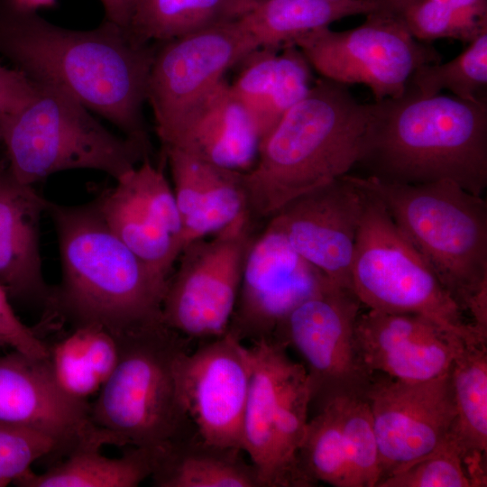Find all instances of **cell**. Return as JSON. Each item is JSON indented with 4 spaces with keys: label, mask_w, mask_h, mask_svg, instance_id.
Segmentation results:
<instances>
[{
    "label": "cell",
    "mask_w": 487,
    "mask_h": 487,
    "mask_svg": "<svg viewBox=\"0 0 487 487\" xmlns=\"http://www.w3.org/2000/svg\"><path fill=\"white\" fill-rule=\"evenodd\" d=\"M376 487H474L462 451L451 436L439 449L379 482Z\"/></svg>",
    "instance_id": "33"
},
{
    "label": "cell",
    "mask_w": 487,
    "mask_h": 487,
    "mask_svg": "<svg viewBox=\"0 0 487 487\" xmlns=\"http://www.w3.org/2000/svg\"><path fill=\"white\" fill-rule=\"evenodd\" d=\"M365 201L366 194L344 175L297 197L270 218L331 284L352 290L351 267Z\"/></svg>",
    "instance_id": "17"
},
{
    "label": "cell",
    "mask_w": 487,
    "mask_h": 487,
    "mask_svg": "<svg viewBox=\"0 0 487 487\" xmlns=\"http://www.w3.org/2000/svg\"><path fill=\"white\" fill-rule=\"evenodd\" d=\"M371 175L401 183L451 180L482 196L487 187V106L437 94L370 104L362 157Z\"/></svg>",
    "instance_id": "2"
},
{
    "label": "cell",
    "mask_w": 487,
    "mask_h": 487,
    "mask_svg": "<svg viewBox=\"0 0 487 487\" xmlns=\"http://www.w3.org/2000/svg\"><path fill=\"white\" fill-rule=\"evenodd\" d=\"M255 234L244 263L228 331L251 343L273 338L290 312L330 286L271 219Z\"/></svg>",
    "instance_id": "13"
},
{
    "label": "cell",
    "mask_w": 487,
    "mask_h": 487,
    "mask_svg": "<svg viewBox=\"0 0 487 487\" xmlns=\"http://www.w3.org/2000/svg\"><path fill=\"white\" fill-rule=\"evenodd\" d=\"M89 404L74 400L60 390L48 359L16 350L0 355V420L53 437L66 454L96 431Z\"/></svg>",
    "instance_id": "19"
},
{
    "label": "cell",
    "mask_w": 487,
    "mask_h": 487,
    "mask_svg": "<svg viewBox=\"0 0 487 487\" xmlns=\"http://www.w3.org/2000/svg\"><path fill=\"white\" fill-rule=\"evenodd\" d=\"M378 11L375 0H260L239 20L258 49L278 50L335 21Z\"/></svg>",
    "instance_id": "28"
},
{
    "label": "cell",
    "mask_w": 487,
    "mask_h": 487,
    "mask_svg": "<svg viewBox=\"0 0 487 487\" xmlns=\"http://www.w3.org/2000/svg\"><path fill=\"white\" fill-rule=\"evenodd\" d=\"M400 17L419 41L451 38L470 42L487 28V19L469 16L432 0L416 2Z\"/></svg>",
    "instance_id": "34"
},
{
    "label": "cell",
    "mask_w": 487,
    "mask_h": 487,
    "mask_svg": "<svg viewBox=\"0 0 487 487\" xmlns=\"http://www.w3.org/2000/svg\"><path fill=\"white\" fill-rule=\"evenodd\" d=\"M119 356L117 337L105 328L79 326L49 346L48 362L54 380L69 398L88 402L112 373Z\"/></svg>",
    "instance_id": "29"
},
{
    "label": "cell",
    "mask_w": 487,
    "mask_h": 487,
    "mask_svg": "<svg viewBox=\"0 0 487 487\" xmlns=\"http://www.w3.org/2000/svg\"><path fill=\"white\" fill-rule=\"evenodd\" d=\"M175 373L183 407L205 442L243 451V420L251 381L248 346L226 332L182 352Z\"/></svg>",
    "instance_id": "15"
},
{
    "label": "cell",
    "mask_w": 487,
    "mask_h": 487,
    "mask_svg": "<svg viewBox=\"0 0 487 487\" xmlns=\"http://www.w3.org/2000/svg\"><path fill=\"white\" fill-rule=\"evenodd\" d=\"M117 340V363L89 404L92 424L116 446L161 449L196 432L175 373L190 339L161 323Z\"/></svg>",
    "instance_id": "6"
},
{
    "label": "cell",
    "mask_w": 487,
    "mask_h": 487,
    "mask_svg": "<svg viewBox=\"0 0 487 487\" xmlns=\"http://www.w3.org/2000/svg\"><path fill=\"white\" fill-rule=\"evenodd\" d=\"M32 82V100L0 115L7 168L19 182L32 186L70 170H98L116 180L149 158L150 149L111 133L64 89Z\"/></svg>",
    "instance_id": "7"
},
{
    "label": "cell",
    "mask_w": 487,
    "mask_h": 487,
    "mask_svg": "<svg viewBox=\"0 0 487 487\" xmlns=\"http://www.w3.org/2000/svg\"><path fill=\"white\" fill-rule=\"evenodd\" d=\"M379 11L385 14L400 16L410 5L419 0H375Z\"/></svg>",
    "instance_id": "40"
},
{
    "label": "cell",
    "mask_w": 487,
    "mask_h": 487,
    "mask_svg": "<svg viewBox=\"0 0 487 487\" xmlns=\"http://www.w3.org/2000/svg\"><path fill=\"white\" fill-rule=\"evenodd\" d=\"M255 221L245 213L211 234L188 244L168 279L164 324L188 339L215 338L228 331L238 298Z\"/></svg>",
    "instance_id": "9"
},
{
    "label": "cell",
    "mask_w": 487,
    "mask_h": 487,
    "mask_svg": "<svg viewBox=\"0 0 487 487\" xmlns=\"http://www.w3.org/2000/svg\"><path fill=\"white\" fill-rule=\"evenodd\" d=\"M351 286L369 309L418 315L466 345H486L487 339L467 320L426 260L381 203L367 194L355 241Z\"/></svg>",
    "instance_id": "8"
},
{
    "label": "cell",
    "mask_w": 487,
    "mask_h": 487,
    "mask_svg": "<svg viewBox=\"0 0 487 487\" xmlns=\"http://www.w3.org/2000/svg\"><path fill=\"white\" fill-rule=\"evenodd\" d=\"M0 142H1V130H0Z\"/></svg>",
    "instance_id": "42"
},
{
    "label": "cell",
    "mask_w": 487,
    "mask_h": 487,
    "mask_svg": "<svg viewBox=\"0 0 487 487\" xmlns=\"http://www.w3.org/2000/svg\"><path fill=\"white\" fill-rule=\"evenodd\" d=\"M354 335L360 358L370 372L406 382L446 373L466 345L424 317L373 309L359 313Z\"/></svg>",
    "instance_id": "18"
},
{
    "label": "cell",
    "mask_w": 487,
    "mask_h": 487,
    "mask_svg": "<svg viewBox=\"0 0 487 487\" xmlns=\"http://www.w3.org/2000/svg\"><path fill=\"white\" fill-rule=\"evenodd\" d=\"M3 345L0 344V347H2Z\"/></svg>",
    "instance_id": "43"
},
{
    "label": "cell",
    "mask_w": 487,
    "mask_h": 487,
    "mask_svg": "<svg viewBox=\"0 0 487 487\" xmlns=\"http://www.w3.org/2000/svg\"><path fill=\"white\" fill-rule=\"evenodd\" d=\"M365 398L378 446L380 481L436 451L452 436L455 410L450 370L420 382L374 372Z\"/></svg>",
    "instance_id": "14"
},
{
    "label": "cell",
    "mask_w": 487,
    "mask_h": 487,
    "mask_svg": "<svg viewBox=\"0 0 487 487\" xmlns=\"http://www.w3.org/2000/svg\"><path fill=\"white\" fill-rule=\"evenodd\" d=\"M455 417L452 436L474 487H485L487 452V347L464 345L450 369Z\"/></svg>",
    "instance_id": "27"
},
{
    "label": "cell",
    "mask_w": 487,
    "mask_h": 487,
    "mask_svg": "<svg viewBox=\"0 0 487 487\" xmlns=\"http://www.w3.org/2000/svg\"><path fill=\"white\" fill-rule=\"evenodd\" d=\"M106 20L127 30L138 0H101Z\"/></svg>",
    "instance_id": "38"
},
{
    "label": "cell",
    "mask_w": 487,
    "mask_h": 487,
    "mask_svg": "<svg viewBox=\"0 0 487 487\" xmlns=\"http://www.w3.org/2000/svg\"><path fill=\"white\" fill-rule=\"evenodd\" d=\"M361 462L356 427L340 397L333 398L308 422L299 452L301 473L309 487L318 482L334 487H358Z\"/></svg>",
    "instance_id": "25"
},
{
    "label": "cell",
    "mask_w": 487,
    "mask_h": 487,
    "mask_svg": "<svg viewBox=\"0 0 487 487\" xmlns=\"http://www.w3.org/2000/svg\"><path fill=\"white\" fill-rule=\"evenodd\" d=\"M262 137L250 113L225 78L207 94L162 143L210 164L248 171Z\"/></svg>",
    "instance_id": "20"
},
{
    "label": "cell",
    "mask_w": 487,
    "mask_h": 487,
    "mask_svg": "<svg viewBox=\"0 0 487 487\" xmlns=\"http://www.w3.org/2000/svg\"><path fill=\"white\" fill-rule=\"evenodd\" d=\"M157 47L105 20L88 31L57 26L0 0V55L28 78L57 86L150 149L142 116Z\"/></svg>",
    "instance_id": "1"
},
{
    "label": "cell",
    "mask_w": 487,
    "mask_h": 487,
    "mask_svg": "<svg viewBox=\"0 0 487 487\" xmlns=\"http://www.w3.org/2000/svg\"><path fill=\"white\" fill-rule=\"evenodd\" d=\"M0 344L36 359H48L49 346L15 314L5 290L0 286Z\"/></svg>",
    "instance_id": "36"
},
{
    "label": "cell",
    "mask_w": 487,
    "mask_h": 487,
    "mask_svg": "<svg viewBox=\"0 0 487 487\" xmlns=\"http://www.w3.org/2000/svg\"><path fill=\"white\" fill-rule=\"evenodd\" d=\"M454 11L469 16L487 19V0H432Z\"/></svg>",
    "instance_id": "39"
},
{
    "label": "cell",
    "mask_w": 487,
    "mask_h": 487,
    "mask_svg": "<svg viewBox=\"0 0 487 487\" xmlns=\"http://www.w3.org/2000/svg\"><path fill=\"white\" fill-rule=\"evenodd\" d=\"M61 451L53 437L37 430L0 420V487L14 483L37 460Z\"/></svg>",
    "instance_id": "35"
},
{
    "label": "cell",
    "mask_w": 487,
    "mask_h": 487,
    "mask_svg": "<svg viewBox=\"0 0 487 487\" xmlns=\"http://www.w3.org/2000/svg\"><path fill=\"white\" fill-rule=\"evenodd\" d=\"M34 94V83L23 72L0 65V115L21 109Z\"/></svg>",
    "instance_id": "37"
},
{
    "label": "cell",
    "mask_w": 487,
    "mask_h": 487,
    "mask_svg": "<svg viewBox=\"0 0 487 487\" xmlns=\"http://www.w3.org/2000/svg\"><path fill=\"white\" fill-rule=\"evenodd\" d=\"M387 211L470 322L487 332V204L451 180L401 183L345 175Z\"/></svg>",
    "instance_id": "5"
},
{
    "label": "cell",
    "mask_w": 487,
    "mask_h": 487,
    "mask_svg": "<svg viewBox=\"0 0 487 487\" xmlns=\"http://www.w3.org/2000/svg\"><path fill=\"white\" fill-rule=\"evenodd\" d=\"M58 235L61 280L47 306L74 325L98 326L115 336L163 322L167 282L108 228L94 202H48Z\"/></svg>",
    "instance_id": "4"
},
{
    "label": "cell",
    "mask_w": 487,
    "mask_h": 487,
    "mask_svg": "<svg viewBox=\"0 0 487 487\" xmlns=\"http://www.w3.org/2000/svg\"><path fill=\"white\" fill-rule=\"evenodd\" d=\"M287 346L271 338L248 346L251 381L242 431V448L262 487H273V419L280 388L295 362Z\"/></svg>",
    "instance_id": "23"
},
{
    "label": "cell",
    "mask_w": 487,
    "mask_h": 487,
    "mask_svg": "<svg viewBox=\"0 0 487 487\" xmlns=\"http://www.w3.org/2000/svg\"><path fill=\"white\" fill-rule=\"evenodd\" d=\"M160 43L150 69L146 101L162 144L230 68L259 49L239 19Z\"/></svg>",
    "instance_id": "11"
},
{
    "label": "cell",
    "mask_w": 487,
    "mask_h": 487,
    "mask_svg": "<svg viewBox=\"0 0 487 487\" xmlns=\"http://www.w3.org/2000/svg\"><path fill=\"white\" fill-rule=\"evenodd\" d=\"M94 201L113 232L155 275L168 281L183 249L172 186L149 158Z\"/></svg>",
    "instance_id": "16"
},
{
    "label": "cell",
    "mask_w": 487,
    "mask_h": 487,
    "mask_svg": "<svg viewBox=\"0 0 487 487\" xmlns=\"http://www.w3.org/2000/svg\"><path fill=\"white\" fill-rule=\"evenodd\" d=\"M370 104L346 85L321 78L262 139L254 165L244 172L248 213L269 219L297 197L345 174L359 162Z\"/></svg>",
    "instance_id": "3"
},
{
    "label": "cell",
    "mask_w": 487,
    "mask_h": 487,
    "mask_svg": "<svg viewBox=\"0 0 487 487\" xmlns=\"http://www.w3.org/2000/svg\"><path fill=\"white\" fill-rule=\"evenodd\" d=\"M15 5L32 11L54 5L56 0H10Z\"/></svg>",
    "instance_id": "41"
},
{
    "label": "cell",
    "mask_w": 487,
    "mask_h": 487,
    "mask_svg": "<svg viewBox=\"0 0 487 487\" xmlns=\"http://www.w3.org/2000/svg\"><path fill=\"white\" fill-rule=\"evenodd\" d=\"M106 439L99 431L80 440L49 470H32L14 484L22 487H135L151 477L158 449L129 446L119 457L101 453Z\"/></svg>",
    "instance_id": "24"
},
{
    "label": "cell",
    "mask_w": 487,
    "mask_h": 487,
    "mask_svg": "<svg viewBox=\"0 0 487 487\" xmlns=\"http://www.w3.org/2000/svg\"><path fill=\"white\" fill-rule=\"evenodd\" d=\"M242 450L208 444L196 432L158 451L151 475L157 487H262Z\"/></svg>",
    "instance_id": "26"
},
{
    "label": "cell",
    "mask_w": 487,
    "mask_h": 487,
    "mask_svg": "<svg viewBox=\"0 0 487 487\" xmlns=\"http://www.w3.org/2000/svg\"><path fill=\"white\" fill-rule=\"evenodd\" d=\"M231 84L253 117L262 139L312 86L311 66L294 44L277 50L259 49Z\"/></svg>",
    "instance_id": "22"
},
{
    "label": "cell",
    "mask_w": 487,
    "mask_h": 487,
    "mask_svg": "<svg viewBox=\"0 0 487 487\" xmlns=\"http://www.w3.org/2000/svg\"><path fill=\"white\" fill-rule=\"evenodd\" d=\"M48 202L0 165V286L10 299L46 306L52 289L42 273L40 223Z\"/></svg>",
    "instance_id": "21"
},
{
    "label": "cell",
    "mask_w": 487,
    "mask_h": 487,
    "mask_svg": "<svg viewBox=\"0 0 487 487\" xmlns=\"http://www.w3.org/2000/svg\"><path fill=\"white\" fill-rule=\"evenodd\" d=\"M247 212L244 172L213 165L204 190L182 221L183 248L222 230Z\"/></svg>",
    "instance_id": "31"
},
{
    "label": "cell",
    "mask_w": 487,
    "mask_h": 487,
    "mask_svg": "<svg viewBox=\"0 0 487 487\" xmlns=\"http://www.w3.org/2000/svg\"><path fill=\"white\" fill-rule=\"evenodd\" d=\"M487 85V28L482 31L458 56L445 63H429L418 68L408 88L423 96L449 90L464 100H478Z\"/></svg>",
    "instance_id": "32"
},
{
    "label": "cell",
    "mask_w": 487,
    "mask_h": 487,
    "mask_svg": "<svg viewBox=\"0 0 487 487\" xmlns=\"http://www.w3.org/2000/svg\"><path fill=\"white\" fill-rule=\"evenodd\" d=\"M260 0H138L127 32L139 44L163 42L238 20Z\"/></svg>",
    "instance_id": "30"
},
{
    "label": "cell",
    "mask_w": 487,
    "mask_h": 487,
    "mask_svg": "<svg viewBox=\"0 0 487 487\" xmlns=\"http://www.w3.org/2000/svg\"><path fill=\"white\" fill-rule=\"evenodd\" d=\"M299 48L322 78L368 87L375 101L400 96L422 65L438 62V53L415 39L400 16L374 12L359 26L323 27L298 38Z\"/></svg>",
    "instance_id": "10"
},
{
    "label": "cell",
    "mask_w": 487,
    "mask_h": 487,
    "mask_svg": "<svg viewBox=\"0 0 487 487\" xmlns=\"http://www.w3.org/2000/svg\"><path fill=\"white\" fill-rule=\"evenodd\" d=\"M361 305L352 290L330 286L294 308L273 336L305 361L311 403L317 408L338 396H365L373 373L355 343Z\"/></svg>",
    "instance_id": "12"
}]
</instances>
